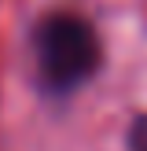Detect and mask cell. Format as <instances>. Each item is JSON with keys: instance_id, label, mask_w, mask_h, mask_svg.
<instances>
[{"instance_id": "1", "label": "cell", "mask_w": 147, "mask_h": 151, "mask_svg": "<svg viewBox=\"0 0 147 151\" xmlns=\"http://www.w3.org/2000/svg\"><path fill=\"white\" fill-rule=\"evenodd\" d=\"M99 37L77 15H51L37 29V66L51 88H74L99 70Z\"/></svg>"}, {"instance_id": "2", "label": "cell", "mask_w": 147, "mask_h": 151, "mask_svg": "<svg viewBox=\"0 0 147 151\" xmlns=\"http://www.w3.org/2000/svg\"><path fill=\"white\" fill-rule=\"evenodd\" d=\"M129 151H147V114L132 118V125H129Z\"/></svg>"}]
</instances>
